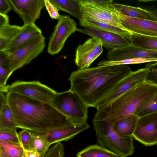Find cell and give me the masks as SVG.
I'll return each instance as SVG.
<instances>
[{
    "label": "cell",
    "instance_id": "obj_1",
    "mask_svg": "<svg viewBox=\"0 0 157 157\" xmlns=\"http://www.w3.org/2000/svg\"><path fill=\"white\" fill-rule=\"evenodd\" d=\"M7 103L17 128L34 134L52 130L72 123L51 104L8 92Z\"/></svg>",
    "mask_w": 157,
    "mask_h": 157
},
{
    "label": "cell",
    "instance_id": "obj_2",
    "mask_svg": "<svg viewBox=\"0 0 157 157\" xmlns=\"http://www.w3.org/2000/svg\"><path fill=\"white\" fill-rule=\"evenodd\" d=\"M128 65L97 66L73 71L68 80L71 91L88 107L96 108L101 101L132 71Z\"/></svg>",
    "mask_w": 157,
    "mask_h": 157
},
{
    "label": "cell",
    "instance_id": "obj_3",
    "mask_svg": "<svg viewBox=\"0 0 157 157\" xmlns=\"http://www.w3.org/2000/svg\"><path fill=\"white\" fill-rule=\"evenodd\" d=\"M157 92V86L145 81L131 88L107 105L98 110L94 119H109L113 124L134 114L142 103Z\"/></svg>",
    "mask_w": 157,
    "mask_h": 157
},
{
    "label": "cell",
    "instance_id": "obj_4",
    "mask_svg": "<svg viewBox=\"0 0 157 157\" xmlns=\"http://www.w3.org/2000/svg\"><path fill=\"white\" fill-rule=\"evenodd\" d=\"M93 124L100 145L108 148L121 157H127L133 153L132 136L120 135L109 119H93Z\"/></svg>",
    "mask_w": 157,
    "mask_h": 157
},
{
    "label": "cell",
    "instance_id": "obj_5",
    "mask_svg": "<svg viewBox=\"0 0 157 157\" xmlns=\"http://www.w3.org/2000/svg\"><path fill=\"white\" fill-rule=\"evenodd\" d=\"M51 104L72 123L86 122L88 107L76 93L70 89L57 92Z\"/></svg>",
    "mask_w": 157,
    "mask_h": 157
},
{
    "label": "cell",
    "instance_id": "obj_6",
    "mask_svg": "<svg viewBox=\"0 0 157 157\" xmlns=\"http://www.w3.org/2000/svg\"><path fill=\"white\" fill-rule=\"evenodd\" d=\"M45 37L40 35L12 52L6 54L12 72L29 64L43 52L46 46Z\"/></svg>",
    "mask_w": 157,
    "mask_h": 157
},
{
    "label": "cell",
    "instance_id": "obj_7",
    "mask_svg": "<svg viewBox=\"0 0 157 157\" xmlns=\"http://www.w3.org/2000/svg\"><path fill=\"white\" fill-rule=\"evenodd\" d=\"M8 92L15 93L41 102L51 104L57 92L38 81L17 80L8 85Z\"/></svg>",
    "mask_w": 157,
    "mask_h": 157
},
{
    "label": "cell",
    "instance_id": "obj_8",
    "mask_svg": "<svg viewBox=\"0 0 157 157\" xmlns=\"http://www.w3.org/2000/svg\"><path fill=\"white\" fill-rule=\"evenodd\" d=\"M78 30L76 22L69 16L60 15L49 37L48 52L52 55L58 54L63 48L68 38Z\"/></svg>",
    "mask_w": 157,
    "mask_h": 157
},
{
    "label": "cell",
    "instance_id": "obj_9",
    "mask_svg": "<svg viewBox=\"0 0 157 157\" xmlns=\"http://www.w3.org/2000/svg\"><path fill=\"white\" fill-rule=\"evenodd\" d=\"M148 71L146 67L135 71H132L127 76L118 82L98 103L96 108L99 110L108 105L120 96L145 81Z\"/></svg>",
    "mask_w": 157,
    "mask_h": 157
},
{
    "label": "cell",
    "instance_id": "obj_10",
    "mask_svg": "<svg viewBox=\"0 0 157 157\" xmlns=\"http://www.w3.org/2000/svg\"><path fill=\"white\" fill-rule=\"evenodd\" d=\"M79 4L82 18L105 23L126 30L121 25L115 8L98 6L86 0H79Z\"/></svg>",
    "mask_w": 157,
    "mask_h": 157
},
{
    "label": "cell",
    "instance_id": "obj_11",
    "mask_svg": "<svg viewBox=\"0 0 157 157\" xmlns=\"http://www.w3.org/2000/svg\"><path fill=\"white\" fill-rule=\"evenodd\" d=\"M132 137L146 146L157 145V112L139 117Z\"/></svg>",
    "mask_w": 157,
    "mask_h": 157
},
{
    "label": "cell",
    "instance_id": "obj_12",
    "mask_svg": "<svg viewBox=\"0 0 157 157\" xmlns=\"http://www.w3.org/2000/svg\"><path fill=\"white\" fill-rule=\"evenodd\" d=\"M12 9L22 19L24 24H35L45 6L44 0H7Z\"/></svg>",
    "mask_w": 157,
    "mask_h": 157
},
{
    "label": "cell",
    "instance_id": "obj_13",
    "mask_svg": "<svg viewBox=\"0 0 157 157\" xmlns=\"http://www.w3.org/2000/svg\"><path fill=\"white\" fill-rule=\"evenodd\" d=\"M90 127L87 122L82 124L71 123L47 132L34 134L44 139L50 146L54 143L71 139Z\"/></svg>",
    "mask_w": 157,
    "mask_h": 157
},
{
    "label": "cell",
    "instance_id": "obj_14",
    "mask_svg": "<svg viewBox=\"0 0 157 157\" xmlns=\"http://www.w3.org/2000/svg\"><path fill=\"white\" fill-rule=\"evenodd\" d=\"M121 25L131 33L157 37V21L129 17L118 13Z\"/></svg>",
    "mask_w": 157,
    "mask_h": 157
},
{
    "label": "cell",
    "instance_id": "obj_15",
    "mask_svg": "<svg viewBox=\"0 0 157 157\" xmlns=\"http://www.w3.org/2000/svg\"><path fill=\"white\" fill-rule=\"evenodd\" d=\"M78 32L100 40L103 46L109 52L130 44L126 38L116 34L90 27H82Z\"/></svg>",
    "mask_w": 157,
    "mask_h": 157
},
{
    "label": "cell",
    "instance_id": "obj_16",
    "mask_svg": "<svg viewBox=\"0 0 157 157\" xmlns=\"http://www.w3.org/2000/svg\"><path fill=\"white\" fill-rule=\"evenodd\" d=\"M106 56L108 60L110 61L134 58H157V50H148L130 44L109 52Z\"/></svg>",
    "mask_w": 157,
    "mask_h": 157
},
{
    "label": "cell",
    "instance_id": "obj_17",
    "mask_svg": "<svg viewBox=\"0 0 157 157\" xmlns=\"http://www.w3.org/2000/svg\"><path fill=\"white\" fill-rule=\"evenodd\" d=\"M42 34L41 30L35 24H24L20 32L2 51L6 54L12 52Z\"/></svg>",
    "mask_w": 157,
    "mask_h": 157
},
{
    "label": "cell",
    "instance_id": "obj_18",
    "mask_svg": "<svg viewBox=\"0 0 157 157\" xmlns=\"http://www.w3.org/2000/svg\"><path fill=\"white\" fill-rule=\"evenodd\" d=\"M97 58L91 45L90 38L77 47L75 61L78 69L89 68Z\"/></svg>",
    "mask_w": 157,
    "mask_h": 157
},
{
    "label": "cell",
    "instance_id": "obj_19",
    "mask_svg": "<svg viewBox=\"0 0 157 157\" xmlns=\"http://www.w3.org/2000/svg\"><path fill=\"white\" fill-rule=\"evenodd\" d=\"M113 6L118 13L123 15L132 17L157 21L153 14L145 9L116 3H113Z\"/></svg>",
    "mask_w": 157,
    "mask_h": 157
},
{
    "label": "cell",
    "instance_id": "obj_20",
    "mask_svg": "<svg viewBox=\"0 0 157 157\" xmlns=\"http://www.w3.org/2000/svg\"><path fill=\"white\" fill-rule=\"evenodd\" d=\"M17 128L7 103L6 94L0 91V130L17 129Z\"/></svg>",
    "mask_w": 157,
    "mask_h": 157
},
{
    "label": "cell",
    "instance_id": "obj_21",
    "mask_svg": "<svg viewBox=\"0 0 157 157\" xmlns=\"http://www.w3.org/2000/svg\"><path fill=\"white\" fill-rule=\"evenodd\" d=\"M79 21V25L82 27H90L101 30L116 34L129 40L131 33L127 30L100 21L81 18Z\"/></svg>",
    "mask_w": 157,
    "mask_h": 157
},
{
    "label": "cell",
    "instance_id": "obj_22",
    "mask_svg": "<svg viewBox=\"0 0 157 157\" xmlns=\"http://www.w3.org/2000/svg\"><path fill=\"white\" fill-rule=\"evenodd\" d=\"M138 118L134 114L128 115L114 123L113 128L120 136H132Z\"/></svg>",
    "mask_w": 157,
    "mask_h": 157
},
{
    "label": "cell",
    "instance_id": "obj_23",
    "mask_svg": "<svg viewBox=\"0 0 157 157\" xmlns=\"http://www.w3.org/2000/svg\"><path fill=\"white\" fill-rule=\"evenodd\" d=\"M77 157H119L105 147L97 144L90 145L78 152Z\"/></svg>",
    "mask_w": 157,
    "mask_h": 157
},
{
    "label": "cell",
    "instance_id": "obj_24",
    "mask_svg": "<svg viewBox=\"0 0 157 157\" xmlns=\"http://www.w3.org/2000/svg\"><path fill=\"white\" fill-rule=\"evenodd\" d=\"M129 41L135 46L150 50H157V37L132 33Z\"/></svg>",
    "mask_w": 157,
    "mask_h": 157
},
{
    "label": "cell",
    "instance_id": "obj_25",
    "mask_svg": "<svg viewBox=\"0 0 157 157\" xmlns=\"http://www.w3.org/2000/svg\"><path fill=\"white\" fill-rule=\"evenodd\" d=\"M59 10L73 16L79 20L82 17L79 0H50Z\"/></svg>",
    "mask_w": 157,
    "mask_h": 157
},
{
    "label": "cell",
    "instance_id": "obj_26",
    "mask_svg": "<svg viewBox=\"0 0 157 157\" xmlns=\"http://www.w3.org/2000/svg\"><path fill=\"white\" fill-rule=\"evenodd\" d=\"M24 151L21 144L0 140V157H22Z\"/></svg>",
    "mask_w": 157,
    "mask_h": 157
},
{
    "label": "cell",
    "instance_id": "obj_27",
    "mask_svg": "<svg viewBox=\"0 0 157 157\" xmlns=\"http://www.w3.org/2000/svg\"><path fill=\"white\" fill-rule=\"evenodd\" d=\"M21 29V27L14 25L0 27V51L6 48Z\"/></svg>",
    "mask_w": 157,
    "mask_h": 157
},
{
    "label": "cell",
    "instance_id": "obj_28",
    "mask_svg": "<svg viewBox=\"0 0 157 157\" xmlns=\"http://www.w3.org/2000/svg\"><path fill=\"white\" fill-rule=\"evenodd\" d=\"M156 112L157 92L140 105L134 114L139 118Z\"/></svg>",
    "mask_w": 157,
    "mask_h": 157
},
{
    "label": "cell",
    "instance_id": "obj_29",
    "mask_svg": "<svg viewBox=\"0 0 157 157\" xmlns=\"http://www.w3.org/2000/svg\"><path fill=\"white\" fill-rule=\"evenodd\" d=\"M157 62V58H134L117 61L104 60L100 61L97 66H111Z\"/></svg>",
    "mask_w": 157,
    "mask_h": 157
},
{
    "label": "cell",
    "instance_id": "obj_30",
    "mask_svg": "<svg viewBox=\"0 0 157 157\" xmlns=\"http://www.w3.org/2000/svg\"><path fill=\"white\" fill-rule=\"evenodd\" d=\"M50 146L47 142L44 139L40 136L32 133L31 141L29 150L27 151L36 153L41 157L44 155Z\"/></svg>",
    "mask_w": 157,
    "mask_h": 157
},
{
    "label": "cell",
    "instance_id": "obj_31",
    "mask_svg": "<svg viewBox=\"0 0 157 157\" xmlns=\"http://www.w3.org/2000/svg\"><path fill=\"white\" fill-rule=\"evenodd\" d=\"M12 73L9 65L0 66V91L6 94L8 93L6 83Z\"/></svg>",
    "mask_w": 157,
    "mask_h": 157
},
{
    "label": "cell",
    "instance_id": "obj_32",
    "mask_svg": "<svg viewBox=\"0 0 157 157\" xmlns=\"http://www.w3.org/2000/svg\"><path fill=\"white\" fill-rule=\"evenodd\" d=\"M0 140L21 144L17 129L0 130Z\"/></svg>",
    "mask_w": 157,
    "mask_h": 157
},
{
    "label": "cell",
    "instance_id": "obj_33",
    "mask_svg": "<svg viewBox=\"0 0 157 157\" xmlns=\"http://www.w3.org/2000/svg\"><path fill=\"white\" fill-rule=\"evenodd\" d=\"M41 157H64L63 145L60 142L56 143L48 149Z\"/></svg>",
    "mask_w": 157,
    "mask_h": 157
},
{
    "label": "cell",
    "instance_id": "obj_34",
    "mask_svg": "<svg viewBox=\"0 0 157 157\" xmlns=\"http://www.w3.org/2000/svg\"><path fill=\"white\" fill-rule=\"evenodd\" d=\"M148 69L145 81L157 86V62L147 64Z\"/></svg>",
    "mask_w": 157,
    "mask_h": 157
},
{
    "label": "cell",
    "instance_id": "obj_35",
    "mask_svg": "<svg viewBox=\"0 0 157 157\" xmlns=\"http://www.w3.org/2000/svg\"><path fill=\"white\" fill-rule=\"evenodd\" d=\"M21 144L24 150L28 151L32 139V133L27 130L24 129L18 133Z\"/></svg>",
    "mask_w": 157,
    "mask_h": 157
},
{
    "label": "cell",
    "instance_id": "obj_36",
    "mask_svg": "<svg viewBox=\"0 0 157 157\" xmlns=\"http://www.w3.org/2000/svg\"><path fill=\"white\" fill-rule=\"evenodd\" d=\"M44 2L45 6L50 17L52 19H58L60 15L58 13L59 10L50 0H44Z\"/></svg>",
    "mask_w": 157,
    "mask_h": 157
},
{
    "label": "cell",
    "instance_id": "obj_37",
    "mask_svg": "<svg viewBox=\"0 0 157 157\" xmlns=\"http://www.w3.org/2000/svg\"><path fill=\"white\" fill-rule=\"evenodd\" d=\"M90 3L98 6L110 8H115L113 1L111 0H86Z\"/></svg>",
    "mask_w": 157,
    "mask_h": 157
},
{
    "label": "cell",
    "instance_id": "obj_38",
    "mask_svg": "<svg viewBox=\"0 0 157 157\" xmlns=\"http://www.w3.org/2000/svg\"><path fill=\"white\" fill-rule=\"evenodd\" d=\"M11 9L7 0H0V13L6 14Z\"/></svg>",
    "mask_w": 157,
    "mask_h": 157
},
{
    "label": "cell",
    "instance_id": "obj_39",
    "mask_svg": "<svg viewBox=\"0 0 157 157\" xmlns=\"http://www.w3.org/2000/svg\"><path fill=\"white\" fill-rule=\"evenodd\" d=\"M9 24V17L6 14L0 13V27Z\"/></svg>",
    "mask_w": 157,
    "mask_h": 157
},
{
    "label": "cell",
    "instance_id": "obj_40",
    "mask_svg": "<svg viewBox=\"0 0 157 157\" xmlns=\"http://www.w3.org/2000/svg\"><path fill=\"white\" fill-rule=\"evenodd\" d=\"M25 151V150H24ZM27 157H40V155L38 153L30 151H25Z\"/></svg>",
    "mask_w": 157,
    "mask_h": 157
},
{
    "label": "cell",
    "instance_id": "obj_41",
    "mask_svg": "<svg viewBox=\"0 0 157 157\" xmlns=\"http://www.w3.org/2000/svg\"><path fill=\"white\" fill-rule=\"evenodd\" d=\"M152 13L157 19V9L152 6L148 7V9H146Z\"/></svg>",
    "mask_w": 157,
    "mask_h": 157
},
{
    "label": "cell",
    "instance_id": "obj_42",
    "mask_svg": "<svg viewBox=\"0 0 157 157\" xmlns=\"http://www.w3.org/2000/svg\"><path fill=\"white\" fill-rule=\"evenodd\" d=\"M22 157H27L26 153L25 151H24V152Z\"/></svg>",
    "mask_w": 157,
    "mask_h": 157
}]
</instances>
